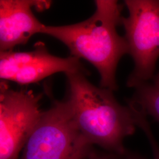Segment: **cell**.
I'll list each match as a JSON object with an SVG mask.
<instances>
[{
    "label": "cell",
    "mask_w": 159,
    "mask_h": 159,
    "mask_svg": "<svg viewBox=\"0 0 159 159\" xmlns=\"http://www.w3.org/2000/svg\"><path fill=\"white\" fill-rule=\"evenodd\" d=\"M94 2L96 11L85 21L63 26L44 25L41 33L62 42L71 56L89 61L100 75V87L116 91L118 63L129 54L127 41L117 31L122 25L123 7L114 0Z\"/></svg>",
    "instance_id": "cell-1"
},
{
    "label": "cell",
    "mask_w": 159,
    "mask_h": 159,
    "mask_svg": "<svg viewBox=\"0 0 159 159\" xmlns=\"http://www.w3.org/2000/svg\"><path fill=\"white\" fill-rule=\"evenodd\" d=\"M72 117L77 129L89 142L110 153L125 156L123 141L136 129L131 109L117 101L113 91L93 84L81 72L66 73Z\"/></svg>",
    "instance_id": "cell-2"
},
{
    "label": "cell",
    "mask_w": 159,
    "mask_h": 159,
    "mask_svg": "<svg viewBox=\"0 0 159 159\" xmlns=\"http://www.w3.org/2000/svg\"><path fill=\"white\" fill-rule=\"evenodd\" d=\"M93 146L77 129L67 100H54L43 111L21 159H89Z\"/></svg>",
    "instance_id": "cell-3"
},
{
    "label": "cell",
    "mask_w": 159,
    "mask_h": 159,
    "mask_svg": "<svg viewBox=\"0 0 159 159\" xmlns=\"http://www.w3.org/2000/svg\"><path fill=\"white\" fill-rule=\"evenodd\" d=\"M125 38L134 62L127 85L136 88L153 77L159 57V0H126Z\"/></svg>",
    "instance_id": "cell-4"
},
{
    "label": "cell",
    "mask_w": 159,
    "mask_h": 159,
    "mask_svg": "<svg viewBox=\"0 0 159 159\" xmlns=\"http://www.w3.org/2000/svg\"><path fill=\"white\" fill-rule=\"evenodd\" d=\"M42 94L0 84V159H17L39 122Z\"/></svg>",
    "instance_id": "cell-5"
},
{
    "label": "cell",
    "mask_w": 159,
    "mask_h": 159,
    "mask_svg": "<svg viewBox=\"0 0 159 159\" xmlns=\"http://www.w3.org/2000/svg\"><path fill=\"white\" fill-rule=\"evenodd\" d=\"M63 72H90L76 57H57L50 54L46 44L37 42L34 49L26 52L10 51L0 52V77L21 85L37 83L52 74Z\"/></svg>",
    "instance_id": "cell-6"
},
{
    "label": "cell",
    "mask_w": 159,
    "mask_h": 159,
    "mask_svg": "<svg viewBox=\"0 0 159 159\" xmlns=\"http://www.w3.org/2000/svg\"><path fill=\"white\" fill-rule=\"evenodd\" d=\"M50 1L1 0L0 50L10 51L25 45L34 34L41 33L44 24L34 16L32 8L43 11L50 7Z\"/></svg>",
    "instance_id": "cell-7"
},
{
    "label": "cell",
    "mask_w": 159,
    "mask_h": 159,
    "mask_svg": "<svg viewBox=\"0 0 159 159\" xmlns=\"http://www.w3.org/2000/svg\"><path fill=\"white\" fill-rule=\"evenodd\" d=\"M128 105L150 116L159 123V87L145 83L137 86Z\"/></svg>",
    "instance_id": "cell-8"
},
{
    "label": "cell",
    "mask_w": 159,
    "mask_h": 159,
    "mask_svg": "<svg viewBox=\"0 0 159 159\" xmlns=\"http://www.w3.org/2000/svg\"><path fill=\"white\" fill-rule=\"evenodd\" d=\"M139 127L142 129V130L146 134L150 147L152 148L153 159H159V145L154 138L152 130L150 129L147 118H143L140 120L139 125Z\"/></svg>",
    "instance_id": "cell-9"
},
{
    "label": "cell",
    "mask_w": 159,
    "mask_h": 159,
    "mask_svg": "<svg viewBox=\"0 0 159 159\" xmlns=\"http://www.w3.org/2000/svg\"><path fill=\"white\" fill-rule=\"evenodd\" d=\"M89 159H125V156L110 152L108 153H98L94 150Z\"/></svg>",
    "instance_id": "cell-10"
},
{
    "label": "cell",
    "mask_w": 159,
    "mask_h": 159,
    "mask_svg": "<svg viewBox=\"0 0 159 159\" xmlns=\"http://www.w3.org/2000/svg\"><path fill=\"white\" fill-rule=\"evenodd\" d=\"M125 159H147L142 155L135 152H131L127 150L125 156Z\"/></svg>",
    "instance_id": "cell-11"
},
{
    "label": "cell",
    "mask_w": 159,
    "mask_h": 159,
    "mask_svg": "<svg viewBox=\"0 0 159 159\" xmlns=\"http://www.w3.org/2000/svg\"><path fill=\"white\" fill-rule=\"evenodd\" d=\"M153 84L159 87V73L154 77Z\"/></svg>",
    "instance_id": "cell-12"
}]
</instances>
